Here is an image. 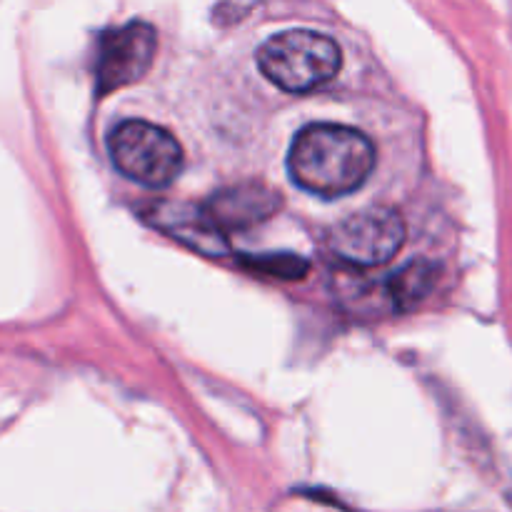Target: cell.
Listing matches in <instances>:
<instances>
[{
	"label": "cell",
	"mask_w": 512,
	"mask_h": 512,
	"mask_svg": "<svg viewBox=\"0 0 512 512\" xmlns=\"http://www.w3.org/2000/svg\"><path fill=\"white\" fill-rule=\"evenodd\" d=\"M245 265L255 273L280 280H300L308 273V263L298 255H255V258H245Z\"/></svg>",
	"instance_id": "cell-9"
},
{
	"label": "cell",
	"mask_w": 512,
	"mask_h": 512,
	"mask_svg": "<svg viewBox=\"0 0 512 512\" xmlns=\"http://www.w3.org/2000/svg\"><path fill=\"white\" fill-rule=\"evenodd\" d=\"M155 48H158V35L153 25L135 20L118 30H110L100 43L98 55L100 95L138 83L153 65Z\"/></svg>",
	"instance_id": "cell-5"
},
{
	"label": "cell",
	"mask_w": 512,
	"mask_h": 512,
	"mask_svg": "<svg viewBox=\"0 0 512 512\" xmlns=\"http://www.w3.org/2000/svg\"><path fill=\"white\" fill-rule=\"evenodd\" d=\"M405 225L390 208H365L330 230V248L358 268L383 265L403 248Z\"/></svg>",
	"instance_id": "cell-4"
},
{
	"label": "cell",
	"mask_w": 512,
	"mask_h": 512,
	"mask_svg": "<svg viewBox=\"0 0 512 512\" xmlns=\"http://www.w3.org/2000/svg\"><path fill=\"white\" fill-rule=\"evenodd\" d=\"M108 153L125 178L145 188H165L183 168V148L168 130L145 120H125L108 133Z\"/></svg>",
	"instance_id": "cell-3"
},
{
	"label": "cell",
	"mask_w": 512,
	"mask_h": 512,
	"mask_svg": "<svg viewBox=\"0 0 512 512\" xmlns=\"http://www.w3.org/2000/svg\"><path fill=\"white\" fill-rule=\"evenodd\" d=\"M373 168L375 148L370 138L345 125H308L295 135L288 153L290 178L323 198L353 193Z\"/></svg>",
	"instance_id": "cell-1"
},
{
	"label": "cell",
	"mask_w": 512,
	"mask_h": 512,
	"mask_svg": "<svg viewBox=\"0 0 512 512\" xmlns=\"http://www.w3.org/2000/svg\"><path fill=\"white\" fill-rule=\"evenodd\" d=\"M155 223L178 238L180 243L193 245L195 250L205 255H223L228 250L223 230L215 228L203 208L193 205H158L155 208Z\"/></svg>",
	"instance_id": "cell-7"
},
{
	"label": "cell",
	"mask_w": 512,
	"mask_h": 512,
	"mask_svg": "<svg viewBox=\"0 0 512 512\" xmlns=\"http://www.w3.org/2000/svg\"><path fill=\"white\" fill-rule=\"evenodd\" d=\"M438 275V265L430 263V260H415V263L405 265L400 273H395L388 283V293L395 310L415 308L435 288Z\"/></svg>",
	"instance_id": "cell-8"
},
{
	"label": "cell",
	"mask_w": 512,
	"mask_h": 512,
	"mask_svg": "<svg viewBox=\"0 0 512 512\" xmlns=\"http://www.w3.org/2000/svg\"><path fill=\"white\" fill-rule=\"evenodd\" d=\"M280 208V195L270 185L248 180V183L228 185L210 195L203 210L220 230H243L265 223Z\"/></svg>",
	"instance_id": "cell-6"
},
{
	"label": "cell",
	"mask_w": 512,
	"mask_h": 512,
	"mask_svg": "<svg viewBox=\"0 0 512 512\" xmlns=\"http://www.w3.org/2000/svg\"><path fill=\"white\" fill-rule=\"evenodd\" d=\"M265 78L288 93H308L325 85L340 70V48L315 30H285L258 50Z\"/></svg>",
	"instance_id": "cell-2"
}]
</instances>
